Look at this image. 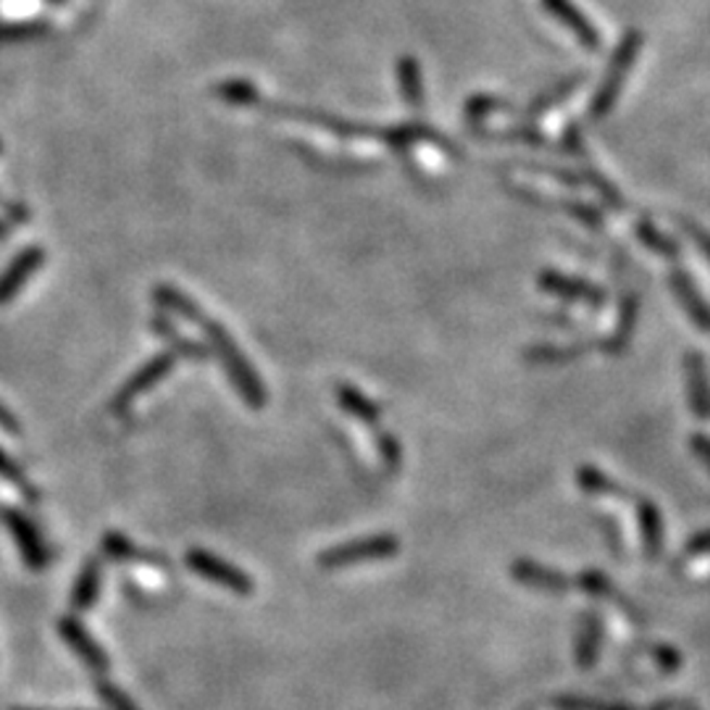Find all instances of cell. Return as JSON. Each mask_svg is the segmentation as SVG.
Segmentation results:
<instances>
[{"label":"cell","mask_w":710,"mask_h":710,"mask_svg":"<svg viewBox=\"0 0 710 710\" xmlns=\"http://www.w3.org/2000/svg\"><path fill=\"white\" fill-rule=\"evenodd\" d=\"M187 566L195 571L198 576L208 579V582L219 584V587L234 592V595H253L255 584L245 571H240L237 566L227 563V560L214 556L208 550H190L187 553Z\"/></svg>","instance_id":"6"},{"label":"cell","mask_w":710,"mask_h":710,"mask_svg":"<svg viewBox=\"0 0 710 710\" xmlns=\"http://www.w3.org/2000/svg\"><path fill=\"white\" fill-rule=\"evenodd\" d=\"M0 429H3V432H9V434L22 432V423H18L16 416L11 414V410L5 408L3 403H0Z\"/></svg>","instance_id":"38"},{"label":"cell","mask_w":710,"mask_h":710,"mask_svg":"<svg viewBox=\"0 0 710 710\" xmlns=\"http://www.w3.org/2000/svg\"><path fill=\"white\" fill-rule=\"evenodd\" d=\"M98 584H101V566H98V560H90L87 569L83 571V576L77 579V587H74V597H72L74 608L79 610L90 608L98 595Z\"/></svg>","instance_id":"26"},{"label":"cell","mask_w":710,"mask_h":710,"mask_svg":"<svg viewBox=\"0 0 710 710\" xmlns=\"http://www.w3.org/2000/svg\"><path fill=\"white\" fill-rule=\"evenodd\" d=\"M98 695H101V700L109 706V710H137L135 702L129 700V697L124 695L116 684L105 682V679L98 682Z\"/></svg>","instance_id":"35"},{"label":"cell","mask_w":710,"mask_h":710,"mask_svg":"<svg viewBox=\"0 0 710 710\" xmlns=\"http://www.w3.org/2000/svg\"><path fill=\"white\" fill-rule=\"evenodd\" d=\"M16 710H18V708H16Z\"/></svg>","instance_id":"41"},{"label":"cell","mask_w":710,"mask_h":710,"mask_svg":"<svg viewBox=\"0 0 710 710\" xmlns=\"http://www.w3.org/2000/svg\"><path fill=\"white\" fill-rule=\"evenodd\" d=\"M334 395H338L340 408L345 410L347 416H353V419H358L371 429L379 427V421H382V406H377L369 395H364V392L353 388V384H338Z\"/></svg>","instance_id":"16"},{"label":"cell","mask_w":710,"mask_h":710,"mask_svg":"<svg viewBox=\"0 0 710 710\" xmlns=\"http://www.w3.org/2000/svg\"><path fill=\"white\" fill-rule=\"evenodd\" d=\"M582 174H584V182L592 185V190H595L597 195L603 198V203L610 205L613 211H624L626 208V201H624V195L619 192V187L610 182V179L603 177V174L597 172L595 166H584Z\"/></svg>","instance_id":"27"},{"label":"cell","mask_w":710,"mask_h":710,"mask_svg":"<svg viewBox=\"0 0 710 710\" xmlns=\"http://www.w3.org/2000/svg\"><path fill=\"white\" fill-rule=\"evenodd\" d=\"M174 366H177V353L166 351V353L155 355L153 360H148L145 366H140V369L135 371V377L129 379V382L122 384V390L116 392L114 403H111V410H114V414H124L127 408H132V403L137 401V397L145 395V392L153 390L161 379L169 377V373L174 371Z\"/></svg>","instance_id":"5"},{"label":"cell","mask_w":710,"mask_h":710,"mask_svg":"<svg viewBox=\"0 0 710 710\" xmlns=\"http://www.w3.org/2000/svg\"><path fill=\"white\" fill-rule=\"evenodd\" d=\"M495 111H514V105L506 98H497V96H473L469 103H466V118H469L471 124H479L484 122L490 114H495Z\"/></svg>","instance_id":"28"},{"label":"cell","mask_w":710,"mask_h":710,"mask_svg":"<svg viewBox=\"0 0 710 710\" xmlns=\"http://www.w3.org/2000/svg\"><path fill=\"white\" fill-rule=\"evenodd\" d=\"M592 347H600V342H576V345H534L524 353V360L534 366H558L587 355Z\"/></svg>","instance_id":"19"},{"label":"cell","mask_w":710,"mask_h":710,"mask_svg":"<svg viewBox=\"0 0 710 710\" xmlns=\"http://www.w3.org/2000/svg\"><path fill=\"white\" fill-rule=\"evenodd\" d=\"M540 3L547 14L556 18L560 27H566L576 37L579 46L587 48L592 53L600 51V33H597L595 24L589 22V16H584V11L579 9L574 0H540Z\"/></svg>","instance_id":"8"},{"label":"cell","mask_w":710,"mask_h":710,"mask_svg":"<svg viewBox=\"0 0 710 710\" xmlns=\"http://www.w3.org/2000/svg\"><path fill=\"white\" fill-rule=\"evenodd\" d=\"M153 297L161 308L174 310V314L185 316L187 321L198 324V327L203 329L205 340L211 342V351H214L216 358L221 360L229 382L234 384L237 395H240L248 406L251 408L266 406V401H269V395H266V384L261 382L255 366L245 358V353L240 351V345H237L232 334H229L219 321L211 319L201 305L192 301V297H187L182 290L174 288V284H159L153 292Z\"/></svg>","instance_id":"1"},{"label":"cell","mask_w":710,"mask_h":710,"mask_svg":"<svg viewBox=\"0 0 710 710\" xmlns=\"http://www.w3.org/2000/svg\"><path fill=\"white\" fill-rule=\"evenodd\" d=\"M563 208L569 211V214L574 216V219L589 224L592 229H600L603 227V214L597 208H592V205H584V203L571 201V203H563Z\"/></svg>","instance_id":"36"},{"label":"cell","mask_w":710,"mask_h":710,"mask_svg":"<svg viewBox=\"0 0 710 710\" xmlns=\"http://www.w3.org/2000/svg\"><path fill=\"white\" fill-rule=\"evenodd\" d=\"M576 482H579V487H582L584 492H589V495L626 497V492L621 490L613 479H608L600 469H595V466H582V469L576 471Z\"/></svg>","instance_id":"25"},{"label":"cell","mask_w":710,"mask_h":710,"mask_svg":"<svg viewBox=\"0 0 710 710\" xmlns=\"http://www.w3.org/2000/svg\"><path fill=\"white\" fill-rule=\"evenodd\" d=\"M643 42H645V37L639 29H626L624 37H621V42L616 46L613 55H610L606 74H603V83L597 85L595 96H592V101H589L592 122H603V118H606L610 111L616 109L621 90H624L626 74L632 72L634 64H637V59H639V51H643Z\"/></svg>","instance_id":"2"},{"label":"cell","mask_w":710,"mask_h":710,"mask_svg":"<svg viewBox=\"0 0 710 710\" xmlns=\"http://www.w3.org/2000/svg\"><path fill=\"white\" fill-rule=\"evenodd\" d=\"M103 553L109 558L114 560H135V558H151V553H140L137 547H132V540L122 537V534H109V537L103 540Z\"/></svg>","instance_id":"32"},{"label":"cell","mask_w":710,"mask_h":710,"mask_svg":"<svg viewBox=\"0 0 710 710\" xmlns=\"http://www.w3.org/2000/svg\"><path fill=\"white\" fill-rule=\"evenodd\" d=\"M153 329H155V334H159L161 340L172 342V347H169L172 353L185 355V358H192V360L208 358V351H205L201 342L182 338V334H179L177 329H174L172 324H169V319H164V316H155V319H153Z\"/></svg>","instance_id":"20"},{"label":"cell","mask_w":710,"mask_h":710,"mask_svg":"<svg viewBox=\"0 0 710 710\" xmlns=\"http://www.w3.org/2000/svg\"><path fill=\"white\" fill-rule=\"evenodd\" d=\"M5 234H9V224L0 221V237H5Z\"/></svg>","instance_id":"39"},{"label":"cell","mask_w":710,"mask_h":710,"mask_svg":"<svg viewBox=\"0 0 710 710\" xmlns=\"http://www.w3.org/2000/svg\"><path fill=\"white\" fill-rule=\"evenodd\" d=\"M516 164L521 166V169L532 172V174H545V177H553L558 179L560 185H569V187H579L584 185V174L579 172H571V169H563V166H553V164H537V161H516Z\"/></svg>","instance_id":"30"},{"label":"cell","mask_w":710,"mask_h":710,"mask_svg":"<svg viewBox=\"0 0 710 710\" xmlns=\"http://www.w3.org/2000/svg\"><path fill=\"white\" fill-rule=\"evenodd\" d=\"M42 264H46V251L40 245H29L14 255V261L0 274V305L14 301L18 292L24 290V284L40 271Z\"/></svg>","instance_id":"10"},{"label":"cell","mask_w":710,"mask_h":710,"mask_svg":"<svg viewBox=\"0 0 710 710\" xmlns=\"http://www.w3.org/2000/svg\"><path fill=\"white\" fill-rule=\"evenodd\" d=\"M261 105H264L266 111H271V114L297 118V122H305V124H314V127H321V129H327V132L345 137V140H353V137H358V140H366V137H379V140H382L384 137V127H377V124L347 122V118H342V116L324 114V111H314V109H301V105H274V103H264V101H261Z\"/></svg>","instance_id":"4"},{"label":"cell","mask_w":710,"mask_h":710,"mask_svg":"<svg viewBox=\"0 0 710 710\" xmlns=\"http://www.w3.org/2000/svg\"><path fill=\"white\" fill-rule=\"evenodd\" d=\"M397 87L410 111H423V72L416 55H403L395 66Z\"/></svg>","instance_id":"17"},{"label":"cell","mask_w":710,"mask_h":710,"mask_svg":"<svg viewBox=\"0 0 710 710\" xmlns=\"http://www.w3.org/2000/svg\"><path fill=\"white\" fill-rule=\"evenodd\" d=\"M482 140H497V142H516V145H532V148H540V151H550L553 142L550 137H545L540 132V129L529 127V124H519V127L514 129H500V132H477Z\"/></svg>","instance_id":"21"},{"label":"cell","mask_w":710,"mask_h":710,"mask_svg":"<svg viewBox=\"0 0 710 710\" xmlns=\"http://www.w3.org/2000/svg\"><path fill=\"white\" fill-rule=\"evenodd\" d=\"M0 479H3V482H9L11 487L35 495L33 487H29V482H27V473L18 469V466L9 458V453H5V451H0Z\"/></svg>","instance_id":"34"},{"label":"cell","mask_w":710,"mask_h":710,"mask_svg":"<svg viewBox=\"0 0 710 710\" xmlns=\"http://www.w3.org/2000/svg\"><path fill=\"white\" fill-rule=\"evenodd\" d=\"M637 508H639V527H643V540H645L647 553H650V556H658L660 542H663V524H660V510L656 508V503L645 500V497H639Z\"/></svg>","instance_id":"24"},{"label":"cell","mask_w":710,"mask_h":710,"mask_svg":"<svg viewBox=\"0 0 710 710\" xmlns=\"http://www.w3.org/2000/svg\"><path fill=\"white\" fill-rule=\"evenodd\" d=\"M59 632H61V637H64L66 643L72 645V650L77 652V656L83 658L87 665H92V669H96V671H105V669H109V658L103 656V650H101V647H98L96 639H92L90 634H87L85 629L77 624V621H74V619H64L59 624Z\"/></svg>","instance_id":"14"},{"label":"cell","mask_w":710,"mask_h":710,"mask_svg":"<svg viewBox=\"0 0 710 710\" xmlns=\"http://www.w3.org/2000/svg\"><path fill=\"white\" fill-rule=\"evenodd\" d=\"M669 288L674 292V297L682 305V310L687 314V319L695 324L700 332H710V303L702 297L700 288H697V282L693 277H689V271L684 269H671L669 271Z\"/></svg>","instance_id":"11"},{"label":"cell","mask_w":710,"mask_h":710,"mask_svg":"<svg viewBox=\"0 0 710 710\" xmlns=\"http://www.w3.org/2000/svg\"><path fill=\"white\" fill-rule=\"evenodd\" d=\"M674 221L679 224V229H682V232L693 240V245L697 248V251L706 255V261L710 264V232L708 229L702 227V224L687 219V216H674Z\"/></svg>","instance_id":"33"},{"label":"cell","mask_w":710,"mask_h":710,"mask_svg":"<svg viewBox=\"0 0 710 710\" xmlns=\"http://www.w3.org/2000/svg\"><path fill=\"white\" fill-rule=\"evenodd\" d=\"M216 96L224 103L242 105V109H253V105H261V101H264L258 87L248 83V79H224L221 85H216Z\"/></svg>","instance_id":"23"},{"label":"cell","mask_w":710,"mask_h":710,"mask_svg":"<svg viewBox=\"0 0 710 710\" xmlns=\"http://www.w3.org/2000/svg\"><path fill=\"white\" fill-rule=\"evenodd\" d=\"M510 574H514V579H519L524 587L550 592V595H560V592H569L576 587L574 579L563 576L560 571L545 569V566L534 563V560H516V563L510 566Z\"/></svg>","instance_id":"12"},{"label":"cell","mask_w":710,"mask_h":710,"mask_svg":"<svg viewBox=\"0 0 710 710\" xmlns=\"http://www.w3.org/2000/svg\"><path fill=\"white\" fill-rule=\"evenodd\" d=\"M582 83H584V74H574V77L560 79V83H556V85L550 87V90L540 92V96L534 98L532 103L524 105V109L516 111V114H519V118H521V124L537 122V118L545 116L547 111H553V109H556V105H560L563 101H569V98L574 96L579 87H582Z\"/></svg>","instance_id":"13"},{"label":"cell","mask_w":710,"mask_h":710,"mask_svg":"<svg viewBox=\"0 0 710 710\" xmlns=\"http://www.w3.org/2000/svg\"><path fill=\"white\" fill-rule=\"evenodd\" d=\"M397 550H401V542L395 534H371V537H360L347 542V545L324 550L319 566L321 569H351V566L366 563V560L392 558Z\"/></svg>","instance_id":"3"},{"label":"cell","mask_w":710,"mask_h":710,"mask_svg":"<svg viewBox=\"0 0 710 710\" xmlns=\"http://www.w3.org/2000/svg\"><path fill=\"white\" fill-rule=\"evenodd\" d=\"M689 447H693L695 456L710 469V438L708 434H693V438H689Z\"/></svg>","instance_id":"37"},{"label":"cell","mask_w":710,"mask_h":710,"mask_svg":"<svg viewBox=\"0 0 710 710\" xmlns=\"http://www.w3.org/2000/svg\"><path fill=\"white\" fill-rule=\"evenodd\" d=\"M373 442H377V451L379 456H382L384 466H388L390 471H397L403 464V445L397 442V438H392L390 432H384V429H377L373 427Z\"/></svg>","instance_id":"29"},{"label":"cell","mask_w":710,"mask_h":710,"mask_svg":"<svg viewBox=\"0 0 710 710\" xmlns=\"http://www.w3.org/2000/svg\"><path fill=\"white\" fill-rule=\"evenodd\" d=\"M684 384H687V403L697 419L710 421V371L708 360L700 351H687L682 358Z\"/></svg>","instance_id":"9"},{"label":"cell","mask_w":710,"mask_h":710,"mask_svg":"<svg viewBox=\"0 0 710 710\" xmlns=\"http://www.w3.org/2000/svg\"><path fill=\"white\" fill-rule=\"evenodd\" d=\"M5 519H9L11 534H14L18 550H22V556L27 558V563L33 566V569H46V560H48L46 547H42L40 537H37L35 527L18 514H5Z\"/></svg>","instance_id":"18"},{"label":"cell","mask_w":710,"mask_h":710,"mask_svg":"<svg viewBox=\"0 0 710 710\" xmlns=\"http://www.w3.org/2000/svg\"><path fill=\"white\" fill-rule=\"evenodd\" d=\"M637 310H639V301L634 292H626L624 301H621V310H619V324H616V332L610 334L608 340L600 342V351L606 355H621L626 353L629 342L634 338V324H637Z\"/></svg>","instance_id":"15"},{"label":"cell","mask_w":710,"mask_h":710,"mask_svg":"<svg viewBox=\"0 0 710 710\" xmlns=\"http://www.w3.org/2000/svg\"><path fill=\"white\" fill-rule=\"evenodd\" d=\"M634 232H637L639 242H643V245L647 248V251H652L656 255H660V258H665V261H676L679 255H682V251H679L676 242L671 240L669 234L660 232V229H658L656 224H652V221L639 219V221H637V227H634Z\"/></svg>","instance_id":"22"},{"label":"cell","mask_w":710,"mask_h":710,"mask_svg":"<svg viewBox=\"0 0 710 710\" xmlns=\"http://www.w3.org/2000/svg\"><path fill=\"white\" fill-rule=\"evenodd\" d=\"M0 153H3V142H0Z\"/></svg>","instance_id":"40"},{"label":"cell","mask_w":710,"mask_h":710,"mask_svg":"<svg viewBox=\"0 0 710 710\" xmlns=\"http://www.w3.org/2000/svg\"><path fill=\"white\" fill-rule=\"evenodd\" d=\"M597 639H600V621H597L595 616H592V619L587 621V626H584L582 639H579V650H576L579 665H592V663H595Z\"/></svg>","instance_id":"31"},{"label":"cell","mask_w":710,"mask_h":710,"mask_svg":"<svg viewBox=\"0 0 710 710\" xmlns=\"http://www.w3.org/2000/svg\"><path fill=\"white\" fill-rule=\"evenodd\" d=\"M540 288L545 292H553V295L563 297V301L571 303H584V305H600L608 303V292L600 288V284L587 282L582 277H571V274H560V271H542L540 274Z\"/></svg>","instance_id":"7"}]
</instances>
